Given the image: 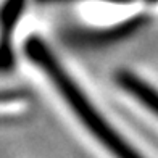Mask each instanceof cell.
<instances>
[{
  "instance_id": "cell-4",
  "label": "cell",
  "mask_w": 158,
  "mask_h": 158,
  "mask_svg": "<svg viewBox=\"0 0 158 158\" xmlns=\"http://www.w3.org/2000/svg\"><path fill=\"white\" fill-rule=\"evenodd\" d=\"M39 2H60V0H39ZM108 2H119V3H126V2H132V0H108Z\"/></svg>"
},
{
  "instance_id": "cell-3",
  "label": "cell",
  "mask_w": 158,
  "mask_h": 158,
  "mask_svg": "<svg viewBox=\"0 0 158 158\" xmlns=\"http://www.w3.org/2000/svg\"><path fill=\"white\" fill-rule=\"evenodd\" d=\"M116 81L126 92L132 94L140 103H143L150 111H153L158 116V90L153 89L148 82H145L139 76L132 74L131 71H118Z\"/></svg>"
},
{
  "instance_id": "cell-2",
  "label": "cell",
  "mask_w": 158,
  "mask_h": 158,
  "mask_svg": "<svg viewBox=\"0 0 158 158\" xmlns=\"http://www.w3.org/2000/svg\"><path fill=\"white\" fill-rule=\"evenodd\" d=\"M26 0H6L0 13V68H6L13 63L11 56V31L15 29Z\"/></svg>"
},
{
  "instance_id": "cell-1",
  "label": "cell",
  "mask_w": 158,
  "mask_h": 158,
  "mask_svg": "<svg viewBox=\"0 0 158 158\" xmlns=\"http://www.w3.org/2000/svg\"><path fill=\"white\" fill-rule=\"evenodd\" d=\"M26 55L29 60L47 74V77L52 81V84L60 92V95L64 98L74 114L82 121V124L87 127V131L108 150L114 158H142L134 150L132 145L121 137V134L116 132L108 124L102 114L97 111V108L89 102L85 94L77 87V84L71 79V76L64 71V68L58 63L55 55L48 50L45 42L32 35L26 42Z\"/></svg>"
}]
</instances>
